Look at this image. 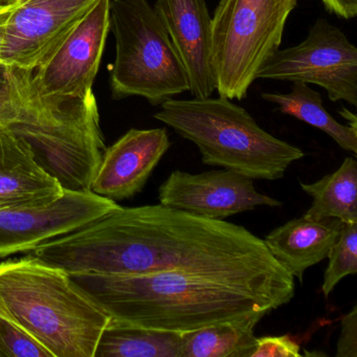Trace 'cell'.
Wrapping results in <instances>:
<instances>
[{"label": "cell", "mask_w": 357, "mask_h": 357, "mask_svg": "<svg viewBox=\"0 0 357 357\" xmlns=\"http://www.w3.org/2000/svg\"><path fill=\"white\" fill-rule=\"evenodd\" d=\"M335 356L357 357V305L342 317Z\"/></svg>", "instance_id": "cell-25"}, {"label": "cell", "mask_w": 357, "mask_h": 357, "mask_svg": "<svg viewBox=\"0 0 357 357\" xmlns=\"http://www.w3.org/2000/svg\"><path fill=\"white\" fill-rule=\"evenodd\" d=\"M66 190L37 160L32 146L0 125V211L45 206Z\"/></svg>", "instance_id": "cell-15"}, {"label": "cell", "mask_w": 357, "mask_h": 357, "mask_svg": "<svg viewBox=\"0 0 357 357\" xmlns=\"http://www.w3.org/2000/svg\"><path fill=\"white\" fill-rule=\"evenodd\" d=\"M328 13L333 14L344 20L356 17L357 0H321Z\"/></svg>", "instance_id": "cell-27"}, {"label": "cell", "mask_w": 357, "mask_h": 357, "mask_svg": "<svg viewBox=\"0 0 357 357\" xmlns=\"http://www.w3.org/2000/svg\"><path fill=\"white\" fill-rule=\"evenodd\" d=\"M70 275L112 319L176 333L268 314L292 300L271 290L177 271Z\"/></svg>", "instance_id": "cell-2"}, {"label": "cell", "mask_w": 357, "mask_h": 357, "mask_svg": "<svg viewBox=\"0 0 357 357\" xmlns=\"http://www.w3.org/2000/svg\"><path fill=\"white\" fill-rule=\"evenodd\" d=\"M110 0H99L49 61L33 70L38 96L47 99H83L93 93L109 32Z\"/></svg>", "instance_id": "cell-11"}, {"label": "cell", "mask_w": 357, "mask_h": 357, "mask_svg": "<svg viewBox=\"0 0 357 357\" xmlns=\"http://www.w3.org/2000/svg\"><path fill=\"white\" fill-rule=\"evenodd\" d=\"M170 146L166 128L130 129L106 148L91 191L114 202L132 198L144 189Z\"/></svg>", "instance_id": "cell-13"}, {"label": "cell", "mask_w": 357, "mask_h": 357, "mask_svg": "<svg viewBox=\"0 0 357 357\" xmlns=\"http://www.w3.org/2000/svg\"><path fill=\"white\" fill-rule=\"evenodd\" d=\"M91 190H66L51 204L0 211V258L29 252L120 208Z\"/></svg>", "instance_id": "cell-10"}, {"label": "cell", "mask_w": 357, "mask_h": 357, "mask_svg": "<svg viewBox=\"0 0 357 357\" xmlns=\"http://www.w3.org/2000/svg\"><path fill=\"white\" fill-rule=\"evenodd\" d=\"M33 70L0 63V98L28 99L34 91Z\"/></svg>", "instance_id": "cell-23"}, {"label": "cell", "mask_w": 357, "mask_h": 357, "mask_svg": "<svg viewBox=\"0 0 357 357\" xmlns=\"http://www.w3.org/2000/svg\"><path fill=\"white\" fill-rule=\"evenodd\" d=\"M313 202L304 216L308 218L340 219L347 225L357 223V162L354 156L344 158L333 173L313 183L300 181Z\"/></svg>", "instance_id": "cell-17"}, {"label": "cell", "mask_w": 357, "mask_h": 357, "mask_svg": "<svg viewBox=\"0 0 357 357\" xmlns=\"http://www.w3.org/2000/svg\"><path fill=\"white\" fill-rule=\"evenodd\" d=\"M154 11L166 26L189 76L193 98L216 91L212 64V17L204 0H156Z\"/></svg>", "instance_id": "cell-14"}, {"label": "cell", "mask_w": 357, "mask_h": 357, "mask_svg": "<svg viewBox=\"0 0 357 357\" xmlns=\"http://www.w3.org/2000/svg\"><path fill=\"white\" fill-rule=\"evenodd\" d=\"M109 31L116 39L114 99L142 97L160 106L189 91L185 63L148 0H110Z\"/></svg>", "instance_id": "cell-5"}, {"label": "cell", "mask_w": 357, "mask_h": 357, "mask_svg": "<svg viewBox=\"0 0 357 357\" xmlns=\"http://www.w3.org/2000/svg\"><path fill=\"white\" fill-rule=\"evenodd\" d=\"M11 9L0 11V63L3 59V47H5L6 40V26H7L8 16H9Z\"/></svg>", "instance_id": "cell-28"}, {"label": "cell", "mask_w": 357, "mask_h": 357, "mask_svg": "<svg viewBox=\"0 0 357 357\" xmlns=\"http://www.w3.org/2000/svg\"><path fill=\"white\" fill-rule=\"evenodd\" d=\"M301 347L288 335L257 338V346L250 357H300Z\"/></svg>", "instance_id": "cell-24"}, {"label": "cell", "mask_w": 357, "mask_h": 357, "mask_svg": "<svg viewBox=\"0 0 357 357\" xmlns=\"http://www.w3.org/2000/svg\"><path fill=\"white\" fill-rule=\"evenodd\" d=\"M296 6L298 0H219L211 35L218 96L248 97L262 66L279 51Z\"/></svg>", "instance_id": "cell-7"}, {"label": "cell", "mask_w": 357, "mask_h": 357, "mask_svg": "<svg viewBox=\"0 0 357 357\" xmlns=\"http://www.w3.org/2000/svg\"><path fill=\"white\" fill-rule=\"evenodd\" d=\"M99 0H20L6 26L1 62L35 70L49 61Z\"/></svg>", "instance_id": "cell-9"}, {"label": "cell", "mask_w": 357, "mask_h": 357, "mask_svg": "<svg viewBox=\"0 0 357 357\" xmlns=\"http://www.w3.org/2000/svg\"><path fill=\"white\" fill-rule=\"evenodd\" d=\"M10 127L64 190H91L106 149L93 91L83 99L54 100L34 89L24 121Z\"/></svg>", "instance_id": "cell-6"}, {"label": "cell", "mask_w": 357, "mask_h": 357, "mask_svg": "<svg viewBox=\"0 0 357 357\" xmlns=\"http://www.w3.org/2000/svg\"><path fill=\"white\" fill-rule=\"evenodd\" d=\"M0 317L53 357H95L110 321L70 273L29 255L0 263Z\"/></svg>", "instance_id": "cell-3"}, {"label": "cell", "mask_w": 357, "mask_h": 357, "mask_svg": "<svg viewBox=\"0 0 357 357\" xmlns=\"http://www.w3.org/2000/svg\"><path fill=\"white\" fill-rule=\"evenodd\" d=\"M340 114H342L347 121H349V126L353 127V128H357V119L354 114L349 112V110L346 109L344 107H342V110L340 112Z\"/></svg>", "instance_id": "cell-29"}, {"label": "cell", "mask_w": 357, "mask_h": 357, "mask_svg": "<svg viewBox=\"0 0 357 357\" xmlns=\"http://www.w3.org/2000/svg\"><path fill=\"white\" fill-rule=\"evenodd\" d=\"M183 333L127 325L110 317L95 357H181Z\"/></svg>", "instance_id": "cell-18"}, {"label": "cell", "mask_w": 357, "mask_h": 357, "mask_svg": "<svg viewBox=\"0 0 357 357\" xmlns=\"http://www.w3.org/2000/svg\"><path fill=\"white\" fill-rule=\"evenodd\" d=\"M70 275L177 273L294 296V277L241 225L162 204L120 208L28 252Z\"/></svg>", "instance_id": "cell-1"}, {"label": "cell", "mask_w": 357, "mask_h": 357, "mask_svg": "<svg viewBox=\"0 0 357 357\" xmlns=\"http://www.w3.org/2000/svg\"><path fill=\"white\" fill-rule=\"evenodd\" d=\"M267 313L183 333L181 357H250L257 346L255 327Z\"/></svg>", "instance_id": "cell-19"}, {"label": "cell", "mask_w": 357, "mask_h": 357, "mask_svg": "<svg viewBox=\"0 0 357 357\" xmlns=\"http://www.w3.org/2000/svg\"><path fill=\"white\" fill-rule=\"evenodd\" d=\"M53 357L51 353L11 321L0 317V357Z\"/></svg>", "instance_id": "cell-22"}, {"label": "cell", "mask_w": 357, "mask_h": 357, "mask_svg": "<svg viewBox=\"0 0 357 357\" xmlns=\"http://www.w3.org/2000/svg\"><path fill=\"white\" fill-rule=\"evenodd\" d=\"M321 292L328 298L335 286L347 275L357 273V223H344L340 237L330 248Z\"/></svg>", "instance_id": "cell-21"}, {"label": "cell", "mask_w": 357, "mask_h": 357, "mask_svg": "<svg viewBox=\"0 0 357 357\" xmlns=\"http://www.w3.org/2000/svg\"><path fill=\"white\" fill-rule=\"evenodd\" d=\"M18 3H20V0H0V11L12 9Z\"/></svg>", "instance_id": "cell-30"}, {"label": "cell", "mask_w": 357, "mask_h": 357, "mask_svg": "<svg viewBox=\"0 0 357 357\" xmlns=\"http://www.w3.org/2000/svg\"><path fill=\"white\" fill-rule=\"evenodd\" d=\"M344 222L336 218L303 216L277 227L264 242L275 260L292 275L303 280L309 267L327 259L330 248L340 237Z\"/></svg>", "instance_id": "cell-16"}, {"label": "cell", "mask_w": 357, "mask_h": 357, "mask_svg": "<svg viewBox=\"0 0 357 357\" xmlns=\"http://www.w3.org/2000/svg\"><path fill=\"white\" fill-rule=\"evenodd\" d=\"M158 199L162 206L221 220L257 206H282L279 200L259 193L254 179L227 169L198 174L173 171L160 185Z\"/></svg>", "instance_id": "cell-12"}, {"label": "cell", "mask_w": 357, "mask_h": 357, "mask_svg": "<svg viewBox=\"0 0 357 357\" xmlns=\"http://www.w3.org/2000/svg\"><path fill=\"white\" fill-rule=\"evenodd\" d=\"M261 97L277 104L282 114L324 131L340 148L357 153V128L338 123L324 107L321 95L306 83L292 82L290 93H263Z\"/></svg>", "instance_id": "cell-20"}, {"label": "cell", "mask_w": 357, "mask_h": 357, "mask_svg": "<svg viewBox=\"0 0 357 357\" xmlns=\"http://www.w3.org/2000/svg\"><path fill=\"white\" fill-rule=\"evenodd\" d=\"M32 96L28 99L0 98V125L13 126V125L22 123L24 120L26 106H28Z\"/></svg>", "instance_id": "cell-26"}, {"label": "cell", "mask_w": 357, "mask_h": 357, "mask_svg": "<svg viewBox=\"0 0 357 357\" xmlns=\"http://www.w3.org/2000/svg\"><path fill=\"white\" fill-rule=\"evenodd\" d=\"M257 79L317 85L332 102L357 106V49L337 26L319 18L305 40L271 56Z\"/></svg>", "instance_id": "cell-8"}, {"label": "cell", "mask_w": 357, "mask_h": 357, "mask_svg": "<svg viewBox=\"0 0 357 357\" xmlns=\"http://www.w3.org/2000/svg\"><path fill=\"white\" fill-rule=\"evenodd\" d=\"M160 107L154 118L195 144L208 166L273 181L305 156L300 148L261 128L243 107L227 98H172Z\"/></svg>", "instance_id": "cell-4"}]
</instances>
